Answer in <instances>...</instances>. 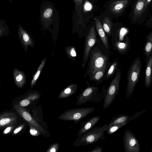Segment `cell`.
<instances>
[{
  "instance_id": "obj_35",
  "label": "cell",
  "mask_w": 152,
  "mask_h": 152,
  "mask_svg": "<svg viewBox=\"0 0 152 152\" xmlns=\"http://www.w3.org/2000/svg\"><path fill=\"white\" fill-rule=\"evenodd\" d=\"M11 128L10 127H7V128L4 131V133L5 134H6L9 132L10 129Z\"/></svg>"
},
{
  "instance_id": "obj_34",
  "label": "cell",
  "mask_w": 152,
  "mask_h": 152,
  "mask_svg": "<svg viewBox=\"0 0 152 152\" xmlns=\"http://www.w3.org/2000/svg\"><path fill=\"white\" fill-rule=\"evenodd\" d=\"M21 129V127H20L17 129H16L14 131V132L15 134H16L20 131Z\"/></svg>"
},
{
  "instance_id": "obj_36",
  "label": "cell",
  "mask_w": 152,
  "mask_h": 152,
  "mask_svg": "<svg viewBox=\"0 0 152 152\" xmlns=\"http://www.w3.org/2000/svg\"><path fill=\"white\" fill-rule=\"evenodd\" d=\"M50 151L51 152H56V150L54 148H53L51 149Z\"/></svg>"
},
{
  "instance_id": "obj_20",
  "label": "cell",
  "mask_w": 152,
  "mask_h": 152,
  "mask_svg": "<svg viewBox=\"0 0 152 152\" xmlns=\"http://www.w3.org/2000/svg\"><path fill=\"white\" fill-rule=\"evenodd\" d=\"M118 64L117 61H115L110 65L107 72L105 78V80H108L114 74L116 70Z\"/></svg>"
},
{
  "instance_id": "obj_11",
  "label": "cell",
  "mask_w": 152,
  "mask_h": 152,
  "mask_svg": "<svg viewBox=\"0 0 152 152\" xmlns=\"http://www.w3.org/2000/svg\"><path fill=\"white\" fill-rule=\"evenodd\" d=\"M141 62L140 58H136L130 65L127 72V90L131 89L138 81L141 71Z\"/></svg>"
},
{
  "instance_id": "obj_24",
  "label": "cell",
  "mask_w": 152,
  "mask_h": 152,
  "mask_svg": "<svg viewBox=\"0 0 152 152\" xmlns=\"http://www.w3.org/2000/svg\"><path fill=\"white\" fill-rule=\"evenodd\" d=\"M151 10H152V6L151 7ZM145 25L146 27L149 28L152 27V15L146 20Z\"/></svg>"
},
{
  "instance_id": "obj_10",
  "label": "cell",
  "mask_w": 152,
  "mask_h": 152,
  "mask_svg": "<svg viewBox=\"0 0 152 152\" xmlns=\"http://www.w3.org/2000/svg\"><path fill=\"white\" fill-rule=\"evenodd\" d=\"M95 110L94 107L70 109L64 113L61 118L64 120L73 121L74 124H76L93 113Z\"/></svg>"
},
{
  "instance_id": "obj_14",
  "label": "cell",
  "mask_w": 152,
  "mask_h": 152,
  "mask_svg": "<svg viewBox=\"0 0 152 152\" xmlns=\"http://www.w3.org/2000/svg\"><path fill=\"white\" fill-rule=\"evenodd\" d=\"M146 63L145 83L148 86L150 85L152 81V54L150 56Z\"/></svg>"
},
{
  "instance_id": "obj_31",
  "label": "cell",
  "mask_w": 152,
  "mask_h": 152,
  "mask_svg": "<svg viewBox=\"0 0 152 152\" xmlns=\"http://www.w3.org/2000/svg\"><path fill=\"white\" fill-rule=\"evenodd\" d=\"M23 78V76L21 75L20 74L18 75L16 77V80L18 81H21Z\"/></svg>"
},
{
  "instance_id": "obj_5",
  "label": "cell",
  "mask_w": 152,
  "mask_h": 152,
  "mask_svg": "<svg viewBox=\"0 0 152 152\" xmlns=\"http://www.w3.org/2000/svg\"><path fill=\"white\" fill-rule=\"evenodd\" d=\"M132 0H108L105 2L103 8V13L113 20L118 18L124 14L126 9L133 2Z\"/></svg>"
},
{
  "instance_id": "obj_21",
  "label": "cell",
  "mask_w": 152,
  "mask_h": 152,
  "mask_svg": "<svg viewBox=\"0 0 152 152\" xmlns=\"http://www.w3.org/2000/svg\"><path fill=\"white\" fill-rule=\"evenodd\" d=\"M123 124V123L116 124L108 127V129L106 131L107 133L109 134H111L114 133L122 126Z\"/></svg>"
},
{
  "instance_id": "obj_12",
  "label": "cell",
  "mask_w": 152,
  "mask_h": 152,
  "mask_svg": "<svg viewBox=\"0 0 152 152\" xmlns=\"http://www.w3.org/2000/svg\"><path fill=\"white\" fill-rule=\"evenodd\" d=\"M100 118V116L97 115L88 119L86 121H80V126L77 134V137H80L94 127Z\"/></svg>"
},
{
  "instance_id": "obj_28",
  "label": "cell",
  "mask_w": 152,
  "mask_h": 152,
  "mask_svg": "<svg viewBox=\"0 0 152 152\" xmlns=\"http://www.w3.org/2000/svg\"><path fill=\"white\" fill-rule=\"evenodd\" d=\"M29 101L27 99H24L20 103V105L22 107L26 106L29 104Z\"/></svg>"
},
{
  "instance_id": "obj_6",
  "label": "cell",
  "mask_w": 152,
  "mask_h": 152,
  "mask_svg": "<svg viewBox=\"0 0 152 152\" xmlns=\"http://www.w3.org/2000/svg\"><path fill=\"white\" fill-rule=\"evenodd\" d=\"M90 52L89 61L84 75L85 77H90L98 70L107 64L108 57L103 54L100 50L95 49Z\"/></svg>"
},
{
  "instance_id": "obj_1",
  "label": "cell",
  "mask_w": 152,
  "mask_h": 152,
  "mask_svg": "<svg viewBox=\"0 0 152 152\" xmlns=\"http://www.w3.org/2000/svg\"><path fill=\"white\" fill-rule=\"evenodd\" d=\"M128 29L121 23L113 22L112 33L114 34L113 42L114 48L121 55L126 54L131 48L129 37L127 35Z\"/></svg>"
},
{
  "instance_id": "obj_2",
  "label": "cell",
  "mask_w": 152,
  "mask_h": 152,
  "mask_svg": "<svg viewBox=\"0 0 152 152\" xmlns=\"http://www.w3.org/2000/svg\"><path fill=\"white\" fill-rule=\"evenodd\" d=\"M151 10L146 0H134L129 17L133 25H141L150 17Z\"/></svg>"
},
{
  "instance_id": "obj_27",
  "label": "cell",
  "mask_w": 152,
  "mask_h": 152,
  "mask_svg": "<svg viewBox=\"0 0 152 152\" xmlns=\"http://www.w3.org/2000/svg\"><path fill=\"white\" fill-rule=\"evenodd\" d=\"M103 151V147L102 146H97L92 150L89 151V152H102Z\"/></svg>"
},
{
  "instance_id": "obj_19",
  "label": "cell",
  "mask_w": 152,
  "mask_h": 152,
  "mask_svg": "<svg viewBox=\"0 0 152 152\" xmlns=\"http://www.w3.org/2000/svg\"><path fill=\"white\" fill-rule=\"evenodd\" d=\"M127 119L126 116L117 115L112 117L108 125V127L113 125L123 123Z\"/></svg>"
},
{
  "instance_id": "obj_7",
  "label": "cell",
  "mask_w": 152,
  "mask_h": 152,
  "mask_svg": "<svg viewBox=\"0 0 152 152\" xmlns=\"http://www.w3.org/2000/svg\"><path fill=\"white\" fill-rule=\"evenodd\" d=\"M75 4V10L72 15V32H77L80 38L84 36L87 28L83 22L82 11L84 0H73Z\"/></svg>"
},
{
  "instance_id": "obj_9",
  "label": "cell",
  "mask_w": 152,
  "mask_h": 152,
  "mask_svg": "<svg viewBox=\"0 0 152 152\" xmlns=\"http://www.w3.org/2000/svg\"><path fill=\"white\" fill-rule=\"evenodd\" d=\"M121 76V70L118 68L115 77L107 89L103 106L104 109L108 107L114 101L119 89Z\"/></svg>"
},
{
  "instance_id": "obj_18",
  "label": "cell",
  "mask_w": 152,
  "mask_h": 152,
  "mask_svg": "<svg viewBox=\"0 0 152 152\" xmlns=\"http://www.w3.org/2000/svg\"><path fill=\"white\" fill-rule=\"evenodd\" d=\"M77 89V85L72 83L69 85L63 91L62 96L63 97H67L74 94Z\"/></svg>"
},
{
  "instance_id": "obj_13",
  "label": "cell",
  "mask_w": 152,
  "mask_h": 152,
  "mask_svg": "<svg viewBox=\"0 0 152 152\" xmlns=\"http://www.w3.org/2000/svg\"><path fill=\"white\" fill-rule=\"evenodd\" d=\"M94 20L96 31L103 43L106 48L108 49L109 45L107 38L99 17L96 16L94 17Z\"/></svg>"
},
{
  "instance_id": "obj_37",
  "label": "cell",
  "mask_w": 152,
  "mask_h": 152,
  "mask_svg": "<svg viewBox=\"0 0 152 152\" xmlns=\"http://www.w3.org/2000/svg\"><path fill=\"white\" fill-rule=\"evenodd\" d=\"M90 1H92L93 2L94 1V0H90Z\"/></svg>"
},
{
  "instance_id": "obj_17",
  "label": "cell",
  "mask_w": 152,
  "mask_h": 152,
  "mask_svg": "<svg viewBox=\"0 0 152 152\" xmlns=\"http://www.w3.org/2000/svg\"><path fill=\"white\" fill-rule=\"evenodd\" d=\"M107 66V65H106L98 70L89 78V80L96 82L97 84L101 83L102 82V78L105 73Z\"/></svg>"
},
{
  "instance_id": "obj_29",
  "label": "cell",
  "mask_w": 152,
  "mask_h": 152,
  "mask_svg": "<svg viewBox=\"0 0 152 152\" xmlns=\"http://www.w3.org/2000/svg\"><path fill=\"white\" fill-rule=\"evenodd\" d=\"M23 38L25 41L26 42H28L29 39L28 35L26 33H24L23 35Z\"/></svg>"
},
{
  "instance_id": "obj_4",
  "label": "cell",
  "mask_w": 152,
  "mask_h": 152,
  "mask_svg": "<svg viewBox=\"0 0 152 152\" xmlns=\"http://www.w3.org/2000/svg\"><path fill=\"white\" fill-rule=\"evenodd\" d=\"M103 87L102 91L99 92V88L95 86H91L88 85L76 97V104L77 105H81L88 102H99L104 99L107 90Z\"/></svg>"
},
{
  "instance_id": "obj_16",
  "label": "cell",
  "mask_w": 152,
  "mask_h": 152,
  "mask_svg": "<svg viewBox=\"0 0 152 152\" xmlns=\"http://www.w3.org/2000/svg\"><path fill=\"white\" fill-rule=\"evenodd\" d=\"M146 42L144 45L143 51L145 56V62L152 54V30L146 36Z\"/></svg>"
},
{
  "instance_id": "obj_8",
  "label": "cell",
  "mask_w": 152,
  "mask_h": 152,
  "mask_svg": "<svg viewBox=\"0 0 152 152\" xmlns=\"http://www.w3.org/2000/svg\"><path fill=\"white\" fill-rule=\"evenodd\" d=\"M95 27L94 23L91 22L88 25L85 34V42L82 64L83 69L85 68L88 60L91 49L97 41V34Z\"/></svg>"
},
{
  "instance_id": "obj_25",
  "label": "cell",
  "mask_w": 152,
  "mask_h": 152,
  "mask_svg": "<svg viewBox=\"0 0 152 152\" xmlns=\"http://www.w3.org/2000/svg\"><path fill=\"white\" fill-rule=\"evenodd\" d=\"M44 63L43 62V61L42 62L40 66L39 67L38 69V70L36 74H35V75L34 77V79L32 81V82L33 83L38 78L40 73V71H41V69L42 67L44 65Z\"/></svg>"
},
{
  "instance_id": "obj_30",
  "label": "cell",
  "mask_w": 152,
  "mask_h": 152,
  "mask_svg": "<svg viewBox=\"0 0 152 152\" xmlns=\"http://www.w3.org/2000/svg\"><path fill=\"white\" fill-rule=\"evenodd\" d=\"M136 143V140L134 139H131L129 142V145L131 146H134Z\"/></svg>"
},
{
  "instance_id": "obj_33",
  "label": "cell",
  "mask_w": 152,
  "mask_h": 152,
  "mask_svg": "<svg viewBox=\"0 0 152 152\" xmlns=\"http://www.w3.org/2000/svg\"><path fill=\"white\" fill-rule=\"evenodd\" d=\"M30 133L32 134H37V131L35 129H31L30 130Z\"/></svg>"
},
{
  "instance_id": "obj_26",
  "label": "cell",
  "mask_w": 152,
  "mask_h": 152,
  "mask_svg": "<svg viewBox=\"0 0 152 152\" xmlns=\"http://www.w3.org/2000/svg\"><path fill=\"white\" fill-rule=\"evenodd\" d=\"M10 121V119L9 118H3L1 119L0 121V125L1 126L5 125Z\"/></svg>"
},
{
  "instance_id": "obj_15",
  "label": "cell",
  "mask_w": 152,
  "mask_h": 152,
  "mask_svg": "<svg viewBox=\"0 0 152 152\" xmlns=\"http://www.w3.org/2000/svg\"><path fill=\"white\" fill-rule=\"evenodd\" d=\"M102 16V24L106 33L109 36L112 35V29L113 22L109 16L103 13Z\"/></svg>"
},
{
  "instance_id": "obj_32",
  "label": "cell",
  "mask_w": 152,
  "mask_h": 152,
  "mask_svg": "<svg viewBox=\"0 0 152 152\" xmlns=\"http://www.w3.org/2000/svg\"><path fill=\"white\" fill-rule=\"evenodd\" d=\"M146 2L148 6L151 9L152 6V0H146Z\"/></svg>"
},
{
  "instance_id": "obj_3",
  "label": "cell",
  "mask_w": 152,
  "mask_h": 152,
  "mask_svg": "<svg viewBox=\"0 0 152 152\" xmlns=\"http://www.w3.org/2000/svg\"><path fill=\"white\" fill-rule=\"evenodd\" d=\"M108 128V125L105 124L102 126L94 127L78 137L73 145L76 147L86 146L96 143L99 140H103L105 137L104 132Z\"/></svg>"
},
{
  "instance_id": "obj_23",
  "label": "cell",
  "mask_w": 152,
  "mask_h": 152,
  "mask_svg": "<svg viewBox=\"0 0 152 152\" xmlns=\"http://www.w3.org/2000/svg\"><path fill=\"white\" fill-rule=\"evenodd\" d=\"M23 117L27 121H31L32 118L30 115L27 112L24 111L22 113Z\"/></svg>"
},
{
  "instance_id": "obj_22",
  "label": "cell",
  "mask_w": 152,
  "mask_h": 152,
  "mask_svg": "<svg viewBox=\"0 0 152 152\" xmlns=\"http://www.w3.org/2000/svg\"><path fill=\"white\" fill-rule=\"evenodd\" d=\"M68 53L72 60L75 61L76 58L77 53L74 47H70L68 48Z\"/></svg>"
}]
</instances>
